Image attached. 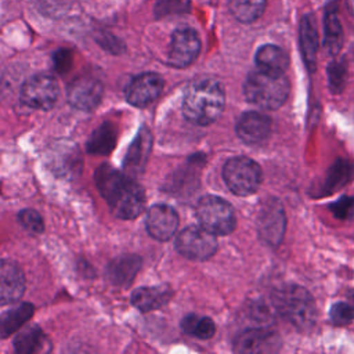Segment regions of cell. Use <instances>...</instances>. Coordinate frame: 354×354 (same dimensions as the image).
<instances>
[{
  "label": "cell",
  "mask_w": 354,
  "mask_h": 354,
  "mask_svg": "<svg viewBox=\"0 0 354 354\" xmlns=\"http://www.w3.org/2000/svg\"><path fill=\"white\" fill-rule=\"evenodd\" d=\"M199 224L214 235H228L235 230L236 217L234 207L223 198L206 195L196 205Z\"/></svg>",
  "instance_id": "obj_6"
},
{
  "label": "cell",
  "mask_w": 354,
  "mask_h": 354,
  "mask_svg": "<svg viewBox=\"0 0 354 354\" xmlns=\"http://www.w3.org/2000/svg\"><path fill=\"white\" fill-rule=\"evenodd\" d=\"M201 51V39L195 29L180 26L171 35L169 64L176 68H185L192 64Z\"/></svg>",
  "instance_id": "obj_10"
},
{
  "label": "cell",
  "mask_w": 354,
  "mask_h": 354,
  "mask_svg": "<svg viewBox=\"0 0 354 354\" xmlns=\"http://www.w3.org/2000/svg\"><path fill=\"white\" fill-rule=\"evenodd\" d=\"M181 328L187 335L196 339H210L216 332V325L209 317L188 314L181 321Z\"/></svg>",
  "instance_id": "obj_28"
},
{
  "label": "cell",
  "mask_w": 354,
  "mask_h": 354,
  "mask_svg": "<svg viewBox=\"0 0 354 354\" xmlns=\"http://www.w3.org/2000/svg\"><path fill=\"white\" fill-rule=\"evenodd\" d=\"M72 64V54L69 50H59L54 55V66L59 73H65Z\"/></svg>",
  "instance_id": "obj_34"
},
{
  "label": "cell",
  "mask_w": 354,
  "mask_h": 354,
  "mask_svg": "<svg viewBox=\"0 0 354 354\" xmlns=\"http://www.w3.org/2000/svg\"><path fill=\"white\" fill-rule=\"evenodd\" d=\"M59 86L51 75H35L29 77L21 88V101L33 108L47 111L54 106L58 100Z\"/></svg>",
  "instance_id": "obj_8"
},
{
  "label": "cell",
  "mask_w": 354,
  "mask_h": 354,
  "mask_svg": "<svg viewBox=\"0 0 354 354\" xmlns=\"http://www.w3.org/2000/svg\"><path fill=\"white\" fill-rule=\"evenodd\" d=\"M116 144V130L111 123H102L95 129L88 141L87 151L94 155H106L109 153Z\"/></svg>",
  "instance_id": "obj_24"
},
{
  "label": "cell",
  "mask_w": 354,
  "mask_h": 354,
  "mask_svg": "<svg viewBox=\"0 0 354 354\" xmlns=\"http://www.w3.org/2000/svg\"><path fill=\"white\" fill-rule=\"evenodd\" d=\"M329 318H330L332 324H335V325H339V326L347 325L354 319V310L347 303L337 301V303L332 304V307L329 310Z\"/></svg>",
  "instance_id": "obj_32"
},
{
  "label": "cell",
  "mask_w": 354,
  "mask_h": 354,
  "mask_svg": "<svg viewBox=\"0 0 354 354\" xmlns=\"http://www.w3.org/2000/svg\"><path fill=\"white\" fill-rule=\"evenodd\" d=\"M228 8L239 22L252 24L263 15L266 0H228Z\"/></svg>",
  "instance_id": "obj_25"
},
{
  "label": "cell",
  "mask_w": 354,
  "mask_h": 354,
  "mask_svg": "<svg viewBox=\"0 0 354 354\" xmlns=\"http://www.w3.org/2000/svg\"><path fill=\"white\" fill-rule=\"evenodd\" d=\"M235 130L243 142L257 145L268 138L271 133V119L261 112L249 111L239 116Z\"/></svg>",
  "instance_id": "obj_15"
},
{
  "label": "cell",
  "mask_w": 354,
  "mask_h": 354,
  "mask_svg": "<svg viewBox=\"0 0 354 354\" xmlns=\"http://www.w3.org/2000/svg\"><path fill=\"white\" fill-rule=\"evenodd\" d=\"M189 0H158L155 6V14L158 17H167L174 14H183L188 11Z\"/></svg>",
  "instance_id": "obj_31"
},
{
  "label": "cell",
  "mask_w": 354,
  "mask_h": 354,
  "mask_svg": "<svg viewBox=\"0 0 354 354\" xmlns=\"http://www.w3.org/2000/svg\"><path fill=\"white\" fill-rule=\"evenodd\" d=\"M289 94V82L285 73H272L261 69L248 75L243 83L245 98L263 109H278Z\"/></svg>",
  "instance_id": "obj_4"
},
{
  "label": "cell",
  "mask_w": 354,
  "mask_h": 354,
  "mask_svg": "<svg viewBox=\"0 0 354 354\" xmlns=\"http://www.w3.org/2000/svg\"><path fill=\"white\" fill-rule=\"evenodd\" d=\"M254 62L259 69L272 73H285L289 65L288 54L275 44H264L257 48Z\"/></svg>",
  "instance_id": "obj_21"
},
{
  "label": "cell",
  "mask_w": 354,
  "mask_h": 354,
  "mask_svg": "<svg viewBox=\"0 0 354 354\" xmlns=\"http://www.w3.org/2000/svg\"><path fill=\"white\" fill-rule=\"evenodd\" d=\"M151 147L152 134L145 126H142L138 130L124 158V170L127 171V174L137 176L144 170L148 160V155L151 152Z\"/></svg>",
  "instance_id": "obj_17"
},
{
  "label": "cell",
  "mask_w": 354,
  "mask_h": 354,
  "mask_svg": "<svg viewBox=\"0 0 354 354\" xmlns=\"http://www.w3.org/2000/svg\"><path fill=\"white\" fill-rule=\"evenodd\" d=\"M176 249L189 260H207L217 250V239L202 225H188L177 235Z\"/></svg>",
  "instance_id": "obj_7"
},
{
  "label": "cell",
  "mask_w": 354,
  "mask_h": 354,
  "mask_svg": "<svg viewBox=\"0 0 354 354\" xmlns=\"http://www.w3.org/2000/svg\"><path fill=\"white\" fill-rule=\"evenodd\" d=\"M351 176H353V166L348 162L346 160L335 162L329 167L325 176V180L322 184V194H329L339 189L351 178Z\"/></svg>",
  "instance_id": "obj_26"
},
{
  "label": "cell",
  "mask_w": 354,
  "mask_h": 354,
  "mask_svg": "<svg viewBox=\"0 0 354 354\" xmlns=\"http://www.w3.org/2000/svg\"><path fill=\"white\" fill-rule=\"evenodd\" d=\"M351 297H353V301H354V292L351 293Z\"/></svg>",
  "instance_id": "obj_36"
},
{
  "label": "cell",
  "mask_w": 354,
  "mask_h": 354,
  "mask_svg": "<svg viewBox=\"0 0 354 354\" xmlns=\"http://www.w3.org/2000/svg\"><path fill=\"white\" fill-rule=\"evenodd\" d=\"M332 214L339 220H350L354 216V198L343 196L330 205Z\"/></svg>",
  "instance_id": "obj_33"
},
{
  "label": "cell",
  "mask_w": 354,
  "mask_h": 354,
  "mask_svg": "<svg viewBox=\"0 0 354 354\" xmlns=\"http://www.w3.org/2000/svg\"><path fill=\"white\" fill-rule=\"evenodd\" d=\"M170 297L171 292L166 286H142L131 293V303L138 310L147 313L160 308Z\"/></svg>",
  "instance_id": "obj_20"
},
{
  "label": "cell",
  "mask_w": 354,
  "mask_h": 354,
  "mask_svg": "<svg viewBox=\"0 0 354 354\" xmlns=\"http://www.w3.org/2000/svg\"><path fill=\"white\" fill-rule=\"evenodd\" d=\"M145 227L148 234L156 241H169L178 227L177 212L165 203H158L149 207L147 213Z\"/></svg>",
  "instance_id": "obj_13"
},
{
  "label": "cell",
  "mask_w": 354,
  "mask_h": 354,
  "mask_svg": "<svg viewBox=\"0 0 354 354\" xmlns=\"http://www.w3.org/2000/svg\"><path fill=\"white\" fill-rule=\"evenodd\" d=\"M43 342H44V335L41 329L36 325H30L17 335L14 340V348L19 354H30V353L39 351L44 344Z\"/></svg>",
  "instance_id": "obj_27"
},
{
  "label": "cell",
  "mask_w": 354,
  "mask_h": 354,
  "mask_svg": "<svg viewBox=\"0 0 354 354\" xmlns=\"http://www.w3.org/2000/svg\"><path fill=\"white\" fill-rule=\"evenodd\" d=\"M347 8H348L350 14L354 17V0H347Z\"/></svg>",
  "instance_id": "obj_35"
},
{
  "label": "cell",
  "mask_w": 354,
  "mask_h": 354,
  "mask_svg": "<svg viewBox=\"0 0 354 354\" xmlns=\"http://www.w3.org/2000/svg\"><path fill=\"white\" fill-rule=\"evenodd\" d=\"M19 224L32 234H40L44 230V223L41 216L33 209H24L18 213Z\"/></svg>",
  "instance_id": "obj_30"
},
{
  "label": "cell",
  "mask_w": 354,
  "mask_h": 354,
  "mask_svg": "<svg viewBox=\"0 0 354 354\" xmlns=\"http://www.w3.org/2000/svg\"><path fill=\"white\" fill-rule=\"evenodd\" d=\"M94 180L113 214L123 220L136 218L145 206V194L138 183L109 165H101Z\"/></svg>",
  "instance_id": "obj_1"
},
{
  "label": "cell",
  "mask_w": 354,
  "mask_h": 354,
  "mask_svg": "<svg viewBox=\"0 0 354 354\" xmlns=\"http://www.w3.org/2000/svg\"><path fill=\"white\" fill-rule=\"evenodd\" d=\"M25 292V277L21 267L11 260H0V306L18 301Z\"/></svg>",
  "instance_id": "obj_16"
},
{
  "label": "cell",
  "mask_w": 354,
  "mask_h": 354,
  "mask_svg": "<svg viewBox=\"0 0 354 354\" xmlns=\"http://www.w3.org/2000/svg\"><path fill=\"white\" fill-rule=\"evenodd\" d=\"M326 73H328V84H329L330 93H333V94L342 93V90L344 88V84H346V77H347L346 59L340 58V59H333L332 62H329Z\"/></svg>",
  "instance_id": "obj_29"
},
{
  "label": "cell",
  "mask_w": 354,
  "mask_h": 354,
  "mask_svg": "<svg viewBox=\"0 0 354 354\" xmlns=\"http://www.w3.org/2000/svg\"><path fill=\"white\" fill-rule=\"evenodd\" d=\"M104 94L102 83L95 77L80 76L75 79L68 87L69 102L82 111L94 109Z\"/></svg>",
  "instance_id": "obj_14"
},
{
  "label": "cell",
  "mask_w": 354,
  "mask_h": 354,
  "mask_svg": "<svg viewBox=\"0 0 354 354\" xmlns=\"http://www.w3.org/2000/svg\"><path fill=\"white\" fill-rule=\"evenodd\" d=\"M272 304L297 330L310 332L317 324V306L311 293L295 283H286L272 292Z\"/></svg>",
  "instance_id": "obj_3"
},
{
  "label": "cell",
  "mask_w": 354,
  "mask_h": 354,
  "mask_svg": "<svg viewBox=\"0 0 354 354\" xmlns=\"http://www.w3.org/2000/svg\"><path fill=\"white\" fill-rule=\"evenodd\" d=\"M163 77L155 72L141 73L130 80L126 87L124 95L133 106L144 108L152 104L162 93Z\"/></svg>",
  "instance_id": "obj_12"
},
{
  "label": "cell",
  "mask_w": 354,
  "mask_h": 354,
  "mask_svg": "<svg viewBox=\"0 0 354 354\" xmlns=\"http://www.w3.org/2000/svg\"><path fill=\"white\" fill-rule=\"evenodd\" d=\"M223 178L228 189L238 196L254 194L263 178L261 167L257 162L246 156H234L223 167Z\"/></svg>",
  "instance_id": "obj_5"
},
{
  "label": "cell",
  "mask_w": 354,
  "mask_h": 354,
  "mask_svg": "<svg viewBox=\"0 0 354 354\" xmlns=\"http://www.w3.org/2000/svg\"><path fill=\"white\" fill-rule=\"evenodd\" d=\"M281 337L268 328H252L241 332L234 340V350L242 354L275 353L281 347Z\"/></svg>",
  "instance_id": "obj_11"
},
{
  "label": "cell",
  "mask_w": 354,
  "mask_h": 354,
  "mask_svg": "<svg viewBox=\"0 0 354 354\" xmlns=\"http://www.w3.org/2000/svg\"><path fill=\"white\" fill-rule=\"evenodd\" d=\"M30 303H19L0 315V337H7L17 332L33 315Z\"/></svg>",
  "instance_id": "obj_23"
},
{
  "label": "cell",
  "mask_w": 354,
  "mask_h": 354,
  "mask_svg": "<svg viewBox=\"0 0 354 354\" xmlns=\"http://www.w3.org/2000/svg\"><path fill=\"white\" fill-rule=\"evenodd\" d=\"M225 105L223 84L212 77L192 82L183 98L184 116L199 126L213 123L220 118Z\"/></svg>",
  "instance_id": "obj_2"
},
{
  "label": "cell",
  "mask_w": 354,
  "mask_h": 354,
  "mask_svg": "<svg viewBox=\"0 0 354 354\" xmlns=\"http://www.w3.org/2000/svg\"><path fill=\"white\" fill-rule=\"evenodd\" d=\"M299 44L308 69L314 71L318 53V32L311 14H304L299 22Z\"/></svg>",
  "instance_id": "obj_18"
},
{
  "label": "cell",
  "mask_w": 354,
  "mask_h": 354,
  "mask_svg": "<svg viewBox=\"0 0 354 354\" xmlns=\"http://www.w3.org/2000/svg\"><path fill=\"white\" fill-rule=\"evenodd\" d=\"M141 260L136 254H126L115 259L108 267V278L115 285H129L138 271Z\"/></svg>",
  "instance_id": "obj_22"
},
{
  "label": "cell",
  "mask_w": 354,
  "mask_h": 354,
  "mask_svg": "<svg viewBox=\"0 0 354 354\" xmlns=\"http://www.w3.org/2000/svg\"><path fill=\"white\" fill-rule=\"evenodd\" d=\"M343 44V28L336 4H328L324 11V47L329 55H336Z\"/></svg>",
  "instance_id": "obj_19"
},
{
  "label": "cell",
  "mask_w": 354,
  "mask_h": 354,
  "mask_svg": "<svg viewBox=\"0 0 354 354\" xmlns=\"http://www.w3.org/2000/svg\"><path fill=\"white\" fill-rule=\"evenodd\" d=\"M286 230V216L281 202L275 198L264 202L257 216L259 238L268 246H278Z\"/></svg>",
  "instance_id": "obj_9"
}]
</instances>
